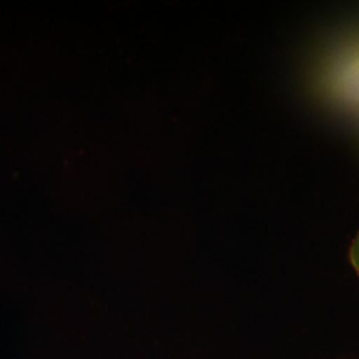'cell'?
<instances>
[{
	"instance_id": "cell-2",
	"label": "cell",
	"mask_w": 359,
	"mask_h": 359,
	"mask_svg": "<svg viewBox=\"0 0 359 359\" xmlns=\"http://www.w3.org/2000/svg\"><path fill=\"white\" fill-rule=\"evenodd\" d=\"M350 261L359 276V231L350 246Z\"/></svg>"
},
{
	"instance_id": "cell-3",
	"label": "cell",
	"mask_w": 359,
	"mask_h": 359,
	"mask_svg": "<svg viewBox=\"0 0 359 359\" xmlns=\"http://www.w3.org/2000/svg\"><path fill=\"white\" fill-rule=\"evenodd\" d=\"M347 105L351 108L353 112H355V114L359 116V97L358 99H355V100H353L351 103L347 104Z\"/></svg>"
},
{
	"instance_id": "cell-1",
	"label": "cell",
	"mask_w": 359,
	"mask_h": 359,
	"mask_svg": "<svg viewBox=\"0 0 359 359\" xmlns=\"http://www.w3.org/2000/svg\"><path fill=\"white\" fill-rule=\"evenodd\" d=\"M334 95L346 104L359 97V44L345 52L332 71Z\"/></svg>"
}]
</instances>
